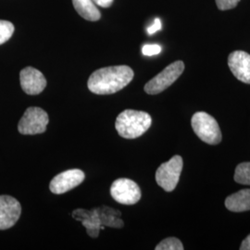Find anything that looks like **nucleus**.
<instances>
[{
    "label": "nucleus",
    "mask_w": 250,
    "mask_h": 250,
    "mask_svg": "<svg viewBox=\"0 0 250 250\" xmlns=\"http://www.w3.org/2000/svg\"><path fill=\"white\" fill-rule=\"evenodd\" d=\"M134 76V71L126 65L105 67L90 75L87 86L94 94L110 95L125 88Z\"/></svg>",
    "instance_id": "obj_1"
},
{
    "label": "nucleus",
    "mask_w": 250,
    "mask_h": 250,
    "mask_svg": "<svg viewBox=\"0 0 250 250\" xmlns=\"http://www.w3.org/2000/svg\"><path fill=\"white\" fill-rule=\"evenodd\" d=\"M48 123L49 117L43 108L28 107L19 122V133L24 135L43 134L46 130Z\"/></svg>",
    "instance_id": "obj_5"
},
{
    "label": "nucleus",
    "mask_w": 250,
    "mask_h": 250,
    "mask_svg": "<svg viewBox=\"0 0 250 250\" xmlns=\"http://www.w3.org/2000/svg\"><path fill=\"white\" fill-rule=\"evenodd\" d=\"M241 0H216L217 7L220 10H228L235 8Z\"/></svg>",
    "instance_id": "obj_19"
},
{
    "label": "nucleus",
    "mask_w": 250,
    "mask_h": 250,
    "mask_svg": "<svg viewBox=\"0 0 250 250\" xmlns=\"http://www.w3.org/2000/svg\"><path fill=\"white\" fill-rule=\"evenodd\" d=\"M152 118L140 110L125 109L117 117L115 128L120 136L134 139L143 135L151 126Z\"/></svg>",
    "instance_id": "obj_2"
},
{
    "label": "nucleus",
    "mask_w": 250,
    "mask_h": 250,
    "mask_svg": "<svg viewBox=\"0 0 250 250\" xmlns=\"http://www.w3.org/2000/svg\"><path fill=\"white\" fill-rule=\"evenodd\" d=\"M101 225L109 226V227H115V228H122L124 227V222L121 220V215H117L121 213L117 210H114L111 208L107 207H101L98 208Z\"/></svg>",
    "instance_id": "obj_15"
},
{
    "label": "nucleus",
    "mask_w": 250,
    "mask_h": 250,
    "mask_svg": "<svg viewBox=\"0 0 250 250\" xmlns=\"http://www.w3.org/2000/svg\"><path fill=\"white\" fill-rule=\"evenodd\" d=\"M161 29V20L159 18H156L155 19V21H154V23L152 24L151 26H149L147 28V34H148V35H153V34H155L156 32L160 31Z\"/></svg>",
    "instance_id": "obj_21"
},
{
    "label": "nucleus",
    "mask_w": 250,
    "mask_h": 250,
    "mask_svg": "<svg viewBox=\"0 0 250 250\" xmlns=\"http://www.w3.org/2000/svg\"><path fill=\"white\" fill-rule=\"evenodd\" d=\"M21 206L18 200L10 196H0V230L13 227L20 219Z\"/></svg>",
    "instance_id": "obj_9"
},
{
    "label": "nucleus",
    "mask_w": 250,
    "mask_h": 250,
    "mask_svg": "<svg viewBox=\"0 0 250 250\" xmlns=\"http://www.w3.org/2000/svg\"><path fill=\"white\" fill-rule=\"evenodd\" d=\"M195 134L203 142L208 145H218L222 141V132L214 118L203 111L196 112L191 120Z\"/></svg>",
    "instance_id": "obj_3"
},
{
    "label": "nucleus",
    "mask_w": 250,
    "mask_h": 250,
    "mask_svg": "<svg viewBox=\"0 0 250 250\" xmlns=\"http://www.w3.org/2000/svg\"><path fill=\"white\" fill-rule=\"evenodd\" d=\"M156 250H183L184 246L182 242L176 237H169L158 244L155 248Z\"/></svg>",
    "instance_id": "obj_17"
},
{
    "label": "nucleus",
    "mask_w": 250,
    "mask_h": 250,
    "mask_svg": "<svg viewBox=\"0 0 250 250\" xmlns=\"http://www.w3.org/2000/svg\"><path fill=\"white\" fill-rule=\"evenodd\" d=\"M96 5H98L101 8H109L114 0H93Z\"/></svg>",
    "instance_id": "obj_22"
},
{
    "label": "nucleus",
    "mask_w": 250,
    "mask_h": 250,
    "mask_svg": "<svg viewBox=\"0 0 250 250\" xmlns=\"http://www.w3.org/2000/svg\"><path fill=\"white\" fill-rule=\"evenodd\" d=\"M225 207L232 212L250 210V189H243L225 199Z\"/></svg>",
    "instance_id": "obj_13"
},
{
    "label": "nucleus",
    "mask_w": 250,
    "mask_h": 250,
    "mask_svg": "<svg viewBox=\"0 0 250 250\" xmlns=\"http://www.w3.org/2000/svg\"><path fill=\"white\" fill-rule=\"evenodd\" d=\"M74 219L81 221L83 226L85 227L86 232L91 237L97 238L101 229V221L98 208L93 210H84L83 208L76 209L72 212Z\"/></svg>",
    "instance_id": "obj_12"
},
{
    "label": "nucleus",
    "mask_w": 250,
    "mask_h": 250,
    "mask_svg": "<svg viewBox=\"0 0 250 250\" xmlns=\"http://www.w3.org/2000/svg\"><path fill=\"white\" fill-rule=\"evenodd\" d=\"M240 250H250V234L246 237V239L244 241L242 242Z\"/></svg>",
    "instance_id": "obj_23"
},
{
    "label": "nucleus",
    "mask_w": 250,
    "mask_h": 250,
    "mask_svg": "<svg viewBox=\"0 0 250 250\" xmlns=\"http://www.w3.org/2000/svg\"><path fill=\"white\" fill-rule=\"evenodd\" d=\"M183 165V159L179 155H175L170 161L162 163L156 171L157 184L166 192L173 191L178 185Z\"/></svg>",
    "instance_id": "obj_6"
},
{
    "label": "nucleus",
    "mask_w": 250,
    "mask_h": 250,
    "mask_svg": "<svg viewBox=\"0 0 250 250\" xmlns=\"http://www.w3.org/2000/svg\"><path fill=\"white\" fill-rule=\"evenodd\" d=\"M234 181L241 185L250 186V162H243L235 168Z\"/></svg>",
    "instance_id": "obj_16"
},
{
    "label": "nucleus",
    "mask_w": 250,
    "mask_h": 250,
    "mask_svg": "<svg viewBox=\"0 0 250 250\" xmlns=\"http://www.w3.org/2000/svg\"><path fill=\"white\" fill-rule=\"evenodd\" d=\"M14 33V25L8 21L0 20V45L9 41Z\"/></svg>",
    "instance_id": "obj_18"
},
{
    "label": "nucleus",
    "mask_w": 250,
    "mask_h": 250,
    "mask_svg": "<svg viewBox=\"0 0 250 250\" xmlns=\"http://www.w3.org/2000/svg\"><path fill=\"white\" fill-rule=\"evenodd\" d=\"M110 195L113 199L124 205H134L141 199V189L133 180L120 178L110 187Z\"/></svg>",
    "instance_id": "obj_7"
},
{
    "label": "nucleus",
    "mask_w": 250,
    "mask_h": 250,
    "mask_svg": "<svg viewBox=\"0 0 250 250\" xmlns=\"http://www.w3.org/2000/svg\"><path fill=\"white\" fill-rule=\"evenodd\" d=\"M21 86L30 96L42 93L46 86V79L44 74L33 67H26L20 72Z\"/></svg>",
    "instance_id": "obj_10"
},
{
    "label": "nucleus",
    "mask_w": 250,
    "mask_h": 250,
    "mask_svg": "<svg viewBox=\"0 0 250 250\" xmlns=\"http://www.w3.org/2000/svg\"><path fill=\"white\" fill-rule=\"evenodd\" d=\"M145 56H154L161 52V46L159 45H145L142 48Z\"/></svg>",
    "instance_id": "obj_20"
},
{
    "label": "nucleus",
    "mask_w": 250,
    "mask_h": 250,
    "mask_svg": "<svg viewBox=\"0 0 250 250\" xmlns=\"http://www.w3.org/2000/svg\"><path fill=\"white\" fill-rule=\"evenodd\" d=\"M72 4L81 17L86 21H97L101 18V13L93 0H72Z\"/></svg>",
    "instance_id": "obj_14"
},
{
    "label": "nucleus",
    "mask_w": 250,
    "mask_h": 250,
    "mask_svg": "<svg viewBox=\"0 0 250 250\" xmlns=\"http://www.w3.org/2000/svg\"><path fill=\"white\" fill-rule=\"evenodd\" d=\"M85 179L84 172L79 169H71L56 175L49 184L50 191L56 195H62L77 188Z\"/></svg>",
    "instance_id": "obj_8"
},
{
    "label": "nucleus",
    "mask_w": 250,
    "mask_h": 250,
    "mask_svg": "<svg viewBox=\"0 0 250 250\" xmlns=\"http://www.w3.org/2000/svg\"><path fill=\"white\" fill-rule=\"evenodd\" d=\"M185 71V63L177 61L167 66L162 72L147 82L144 87L148 95H157L170 87Z\"/></svg>",
    "instance_id": "obj_4"
},
{
    "label": "nucleus",
    "mask_w": 250,
    "mask_h": 250,
    "mask_svg": "<svg viewBox=\"0 0 250 250\" xmlns=\"http://www.w3.org/2000/svg\"><path fill=\"white\" fill-rule=\"evenodd\" d=\"M228 66L236 79L250 84V54L233 51L228 57Z\"/></svg>",
    "instance_id": "obj_11"
}]
</instances>
